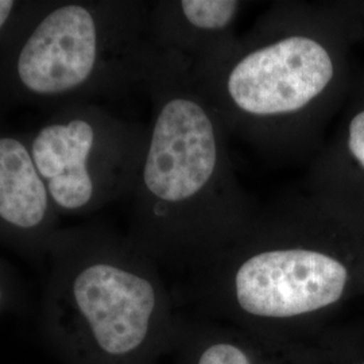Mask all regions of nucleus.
<instances>
[{
	"instance_id": "10",
	"label": "nucleus",
	"mask_w": 364,
	"mask_h": 364,
	"mask_svg": "<svg viewBox=\"0 0 364 364\" xmlns=\"http://www.w3.org/2000/svg\"><path fill=\"white\" fill-rule=\"evenodd\" d=\"M57 218L33 162L27 135L0 131V235L46 237Z\"/></svg>"
},
{
	"instance_id": "4",
	"label": "nucleus",
	"mask_w": 364,
	"mask_h": 364,
	"mask_svg": "<svg viewBox=\"0 0 364 364\" xmlns=\"http://www.w3.org/2000/svg\"><path fill=\"white\" fill-rule=\"evenodd\" d=\"M1 49V91L26 102H95L147 87L158 64L150 7L136 1L33 4Z\"/></svg>"
},
{
	"instance_id": "11",
	"label": "nucleus",
	"mask_w": 364,
	"mask_h": 364,
	"mask_svg": "<svg viewBox=\"0 0 364 364\" xmlns=\"http://www.w3.org/2000/svg\"><path fill=\"white\" fill-rule=\"evenodd\" d=\"M33 3H19L14 0H0V49L7 39L13 36L15 28L19 26L26 16Z\"/></svg>"
},
{
	"instance_id": "5",
	"label": "nucleus",
	"mask_w": 364,
	"mask_h": 364,
	"mask_svg": "<svg viewBox=\"0 0 364 364\" xmlns=\"http://www.w3.org/2000/svg\"><path fill=\"white\" fill-rule=\"evenodd\" d=\"M147 126L93 100H75L27 135L33 162L57 215H88L129 200Z\"/></svg>"
},
{
	"instance_id": "7",
	"label": "nucleus",
	"mask_w": 364,
	"mask_h": 364,
	"mask_svg": "<svg viewBox=\"0 0 364 364\" xmlns=\"http://www.w3.org/2000/svg\"><path fill=\"white\" fill-rule=\"evenodd\" d=\"M180 364H316L308 340L277 338L200 314L177 323Z\"/></svg>"
},
{
	"instance_id": "2",
	"label": "nucleus",
	"mask_w": 364,
	"mask_h": 364,
	"mask_svg": "<svg viewBox=\"0 0 364 364\" xmlns=\"http://www.w3.org/2000/svg\"><path fill=\"white\" fill-rule=\"evenodd\" d=\"M355 46L347 1L282 4L189 70L228 132L282 153L313 147L340 114Z\"/></svg>"
},
{
	"instance_id": "13",
	"label": "nucleus",
	"mask_w": 364,
	"mask_h": 364,
	"mask_svg": "<svg viewBox=\"0 0 364 364\" xmlns=\"http://www.w3.org/2000/svg\"><path fill=\"white\" fill-rule=\"evenodd\" d=\"M1 297H3V293H1V289H0V301H1Z\"/></svg>"
},
{
	"instance_id": "12",
	"label": "nucleus",
	"mask_w": 364,
	"mask_h": 364,
	"mask_svg": "<svg viewBox=\"0 0 364 364\" xmlns=\"http://www.w3.org/2000/svg\"><path fill=\"white\" fill-rule=\"evenodd\" d=\"M358 31V45L364 43V1H347Z\"/></svg>"
},
{
	"instance_id": "3",
	"label": "nucleus",
	"mask_w": 364,
	"mask_h": 364,
	"mask_svg": "<svg viewBox=\"0 0 364 364\" xmlns=\"http://www.w3.org/2000/svg\"><path fill=\"white\" fill-rule=\"evenodd\" d=\"M151 122L131 203L132 242L191 272L228 246L257 210L230 158L228 131L189 66L161 55L147 82Z\"/></svg>"
},
{
	"instance_id": "9",
	"label": "nucleus",
	"mask_w": 364,
	"mask_h": 364,
	"mask_svg": "<svg viewBox=\"0 0 364 364\" xmlns=\"http://www.w3.org/2000/svg\"><path fill=\"white\" fill-rule=\"evenodd\" d=\"M311 189L364 216V72L356 75L338 126L313 165Z\"/></svg>"
},
{
	"instance_id": "6",
	"label": "nucleus",
	"mask_w": 364,
	"mask_h": 364,
	"mask_svg": "<svg viewBox=\"0 0 364 364\" xmlns=\"http://www.w3.org/2000/svg\"><path fill=\"white\" fill-rule=\"evenodd\" d=\"M69 296L96 350L111 364H144L178 320L151 258L134 242H103L69 274Z\"/></svg>"
},
{
	"instance_id": "1",
	"label": "nucleus",
	"mask_w": 364,
	"mask_h": 364,
	"mask_svg": "<svg viewBox=\"0 0 364 364\" xmlns=\"http://www.w3.org/2000/svg\"><path fill=\"white\" fill-rule=\"evenodd\" d=\"M192 274L195 314L306 340L309 326L364 284V216L309 189L257 210Z\"/></svg>"
},
{
	"instance_id": "8",
	"label": "nucleus",
	"mask_w": 364,
	"mask_h": 364,
	"mask_svg": "<svg viewBox=\"0 0 364 364\" xmlns=\"http://www.w3.org/2000/svg\"><path fill=\"white\" fill-rule=\"evenodd\" d=\"M237 0H178L150 7L156 52L195 66L227 49L243 10Z\"/></svg>"
},
{
	"instance_id": "14",
	"label": "nucleus",
	"mask_w": 364,
	"mask_h": 364,
	"mask_svg": "<svg viewBox=\"0 0 364 364\" xmlns=\"http://www.w3.org/2000/svg\"><path fill=\"white\" fill-rule=\"evenodd\" d=\"M359 364H364V359H363V360H362V362H360V363H359Z\"/></svg>"
}]
</instances>
